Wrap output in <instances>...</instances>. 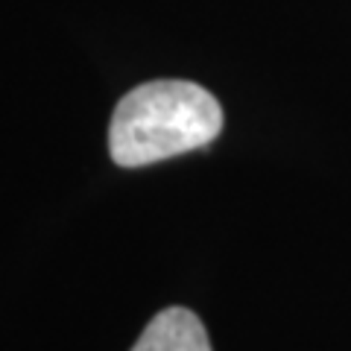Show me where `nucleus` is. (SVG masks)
Returning a JSON list of instances; mask_svg holds the SVG:
<instances>
[{"label": "nucleus", "mask_w": 351, "mask_h": 351, "mask_svg": "<svg viewBox=\"0 0 351 351\" xmlns=\"http://www.w3.org/2000/svg\"><path fill=\"white\" fill-rule=\"evenodd\" d=\"M223 132V108L208 88L188 80H152L120 97L108 126L117 167H147L202 149Z\"/></svg>", "instance_id": "obj_1"}, {"label": "nucleus", "mask_w": 351, "mask_h": 351, "mask_svg": "<svg viewBox=\"0 0 351 351\" xmlns=\"http://www.w3.org/2000/svg\"><path fill=\"white\" fill-rule=\"evenodd\" d=\"M129 351H211L202 319L188 307H164Z\"/></svg>", "instance_id": "obj_2"}]
</instances>
